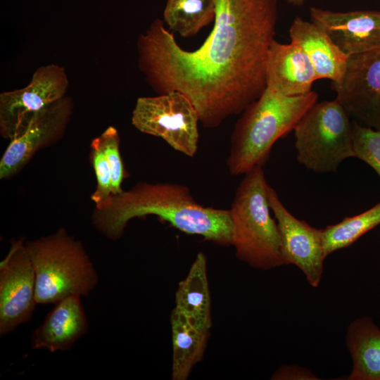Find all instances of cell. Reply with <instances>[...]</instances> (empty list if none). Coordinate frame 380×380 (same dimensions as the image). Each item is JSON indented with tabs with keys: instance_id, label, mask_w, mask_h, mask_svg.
<instances>
[{
	"instance_id": "7c38bea8",
	"label": "cell",
	"mask_w": 380,
	"mask_h": 380,
	"mask_svg": "<svg viewBox=\"0 0 380 380\" xmlns=\"http://www.w3.org/2000/svg\"><path fill=\"white\" fill-rule=\"evenodd\" d=\"M72 107L71 99L65 96L36 113L9 141L0 160V179L15 176L38 151L58 141L70 120Z\"/></svg>"
},
{
	"instance_id": "52a82bcc",
	"label": "cell",
	"mask_w": 380,
	"mask_h": 380,
	"mask_svg": "<svg viewBox=\"0 0 380 380\" xmlns=\"http://www.w3.org/2000/svg\"><path fill=\"white\" fill-rule=\"evenodd\" d=\"M131 121L139 132L160 137L186 156L193 157L197 152L199 115L191 101L179 91L139 97Z\"/></svg>"
},
{
	"instance_id": "8fae6325",
	"label": "cell",
	"mask_w": 380,
	"mask_h": 380,
	"mask_svg": "<svg viewBox=\"0 0 380 380\" xmlns=\"http://www.w3.org/2000/svg\"><path fill=\"white\" fill-rule=\"evenodd\" d=\"M267 197L279 227L286 265L297 267L304 274L310 285L317 288L322 280L326 258L321 229L293 215L270 185L267 186Z\"/></svg>"
},
{
	"instance_id": "e0dca14e",
	"label": "cell",
	"mask_w": 380,
	"mask_h": 380,
	"mask_svg": "<svg viewBox=\"0 0 380 380\" xmlns=\"http://www.w3.org/2000/svg\"><path fill=\"white\" fill-rule=\"evenodd\" d=\"M352 359L348 380H380V328L364 315L352 321L346 334Z\"/></svg>"
},
{
	"instance_id": "d6986e66",
	"label": "cell",
	"mask_w": 380,
	"mask_h": 380,
	"mask_svg": "<svg viewBox=\"0 0 380 380\" xmlns=\"http://www.w3.org/2000/svg\"><path fill=\"white\" fill-rule=\"evenodd\" d=\"M172 340V379L186 380L201 360L209 331L193 326L176 308L170 317Z\"/></svg>"
},
{
	"instance_id": "603a6c76",
	"label": "cell",
	"mask_w": 380,
	"mask_h": 380,
	"mask_svg": "<svg viewBox=\"0 0 380 380\" xmlns=\"http://www.w3.org/2000/svg\"><path fill=\"white\" fill-rule=\"evenodd\" d=\"M90 148L91 160L97 182L91 198L95 206H99L113 195L111 172L99 137L91 141Z\"/></svg>"
},
{
	"instance_id": "4fadbf2b",
	"label": "cell",
	"mask_w": 380,
	"mask_h": 380,
	"mask_svg": "<svg viewBox=\"0 0 380 380\" xmlns=\"http://www.w3.org/2000/svg\"><path fill=\"white\" fill-rule=\"evenodd\" d=\"M311 21L321 27L348 56L380 48V11L309 10Z\"/></svg>"
},
{
	"instance_id": "5bb4252c",
	"label": "cell",
	"mask_w": 380,
	"mask_h": 380,
	"mask_svg": "<svg viewBox=\"0 0 380 380\" xmlns=\"http://www.w3.org/2000/svg\"><path fill=\"white\" fill-rule=\"evenodd\" d=\"M265 77L266 88L287 96L309 93L317 80L310 59L300 47L275 39L268 50Z\"/></svg>"
},
{
	"instance_id": "7402d4cb",
	"label": "cell",
	"mask_w": 380,
	"mask_h": 380,
	"mask_svg": "<svg viewBox=\"0 0 380 380\" xmlns=\"http://www.w3.org/2000/svg\"><path fill=\"white\" fill-rule=\"evenodd\" d=\"M355 158L368 164L380 177V131L352 122Z\"/></svg>"
},
{
	"instance_id": "6da1fadb",
	"label": "cell",
	"mask_w": 380,
	"mask_h": 380,
	"mask_svg": "<svg viewBox=\"0 0 380 380\" xmlns=\"http://www.w3.org/2000/svg\"><path fill=\"white\" fill-rule=\"evenodd\" d=\"M278 0H217L214 26L187 51L156 19L139 35V64L158 94L179 91L205 128L242 113L266 89V61L274 39Z\"/></svg>"
},
{
	"instance_id": "9a60e30c",
	"label": "cell",
	"mask_w": 380,
	"mask_h": 380,
	"mask_svg": "<svg viewBox=\"0 0 380 380\" xmlns=\"http://www.w3.org/2000/svg\"><path fill=\"white\" fill-rule=\"evenodd\" d=\"M88 329L81 296H70L54 303L43 323L32 331L30 345L34 350L51 353L69 350Z\"/></svg>"
},
{
	"instance_id": "cb8c5ba5",
	"label": "cell",
	"mask_w": 380,
	"mask_h": 380,
	"mask_svg": "<svg viewBox=\"0 0 380 380\" xmlns=\"http://www.w3.org/2000/svg\"><path fill=\"white\" fill-rule=\"evenodd\" d=\"M99 137L111 172L112 196L116 195L123 191L122 184L125 177V167L120 152L119 133L115 127L109 126Z\"/></svg>"
},
{
	"instance_id": "2e32d148",
	"label": "cell",
	"mask_w": 380,
	"mask_h": 380,
	"mask_svg": "<svg viewBox=\"0 0 380 380\" xmlns=\"http://www.w3.org/2000/svg\"><path fill=\"white\" fill-rule=\"evenodd\" d=\"M291 42L298 45L310 59L317 80L340 84L346 73L348 56L329 36L312 21L296 16L289 28Z\"/></svg>"
},
{
	"instance_id": "30bf717a",
	"label": "cell",
	"mask_w": 380,
	"mask_h": 380,
	"mask_svg": "<svg viewBox=\"0 0 380 380\" xmlns=\"http://www.w3.org/2000/svg\"><path fill=\"white\" fill-rule=\"evenodd\" d=\"M331 87L350 116L380 131V48L349 56L342 82Z\"/></svg>"
},
{
	"instance_id": "ba28073f",
	"label": "cell",
	"mask_w": 380,
	"mask_h": 380,
	"mask_svg": "<svg viewBox=\"0 0 380 380\" xmlns=\"http://www.w3.org/2000/svg\"><path fill=\"white\" fill-rule=\"evenodd\" d=\"M68 80L64 68L50 64L38 68L29 84L0 94V134L11 140L38 112L65 96Z\"/></svg>"
},
{
	"instance_id": "7a4b0ae2",
	"label": "cell",
	"mask_w": 380,
	"mask_h": 380,
	"mask_svg": "<svg viewBox=\"0 0 380 380\" xmlns=\"http://www.w3.org/2000/svg\"><path fill=\"white\" fill-rule=\"evenodd\" d=\"M156 215L188 234L198 235L221 246L232 245L229 210L198 203L184 185L172 183H137L95 206L91 220L104 236L118 240L132 219Z\"/></svg>"
},
{
	"instance_id": "ac0fdd59",
	"label": "cell",
	"mask_w": 380,
	"mask_h": 380,
	"mask_svg": "<svg viewBox=\"0 0 380 380\" xmlns=\"http://www.w3.org/2000/svg\"><path fill=\"white\" fill-rule=\"evenodd\" d=\"M175 308L195 327L209 331L212 326L211 300L207 259L198 253L175 293Z\"/></svg>"
},
{
	"instance_id": "ffe728a7",
	"label": "cell",
	"mask_w": 380,
	"mask_h": 380,
	"mask_svg": "<svg viewBox=\"0 0 380 380\" xmlns=\"http://www.w3.org/2000/svg\"><path fill=\"white\" fill-rule=\"evenodd\" d=\"M216 8L217 0H167L163 21L181 37H192L214 22Z\"/></svg>"
},
{
	"instance_id": "8992f818",
	"label": "cell",
	"mask_w": 380,
	"mask_h": 380,
	"mask_svg": "<svg viewBox=\"0 0 380 380\" xmlns=\"http://www.w3.org/2000/svg\"><path fill=\"white\" fill-rule=\"evenodd\" d=\"M350 117L336 99L312 105L293 129L298 162L315 172L327 173L355 157Z\"/></svg>"
},
{
	"instance_id": "277c9868",
	"label": "cell",
	"mask_w": 380,
	"mask_h": 380,
	"mask_svg": "<svg viewBox=\"0 0 380 380\" xmlns=\"http://www.w3.org/2000/svg\"><path fill=\"white\" fill-rule=\"evenodd\" d=\"M263 166L244 175L229 213L232 245L236 257L252 267L267 270L286 265L277 222L271 216Z\"/></svg>"
},
{
	"instance_id": "484cf974",
	"label": "cell",
	"mask_w": 380,
	"mask_h": 380,
	"mask_svg": "<svg viewBox=\"0 0 380 380\" xmlns=\"http://www.w3.org/2000/svg\"><path fill=\"white\" fill-rule=\"evenodd\" d=\"M290 5L300 6L303 5L305 0H281Z\"/></svg>"
},
{
	"instance_id": "44dd1931",
	"label": "cell",
	"mask_w": 380,
	"mask_h": 380,
	"mask_svg": "<svg viewBox=\"0 0 380 380\" xmlns=\"http://www.w3.org/2000/svg\"><path fill=\"white\" fill-rule=\"evenodd\" d=\"M380 224V203L367 210L321 229L326 258L350 246L365 234Z\"/></svg>"
},
{
	"instance_id": "3957f363",
	"label": "cell",
	"mask_w": 380,
	"mask_h": 380,
	"mask_svg": "<svg viewBox=\"0 0 380 380\" xmlns=\"http://www.w3.org/2000/svg\"><path fill=\"white\" fill-rule=\"evenodd\" d=\"M317 98L314 91L287 96L266 88L234 127L227 160L229 173L245 175L256 166H263L275 142L293 131Z\"/></svg>"
},
{
	"instance_id": "5b68a950",
	"label": "cell",
	"mask_w": 380,
	"mask_h": 380,
	"mask_svg": "<svg viewBox=\"0 0 380 380\" xmlns=\"http://www.w3.org/2000/svg\"><path fill=\"white\" fill-rule=\"evenodd\" d=\"M25 247L34 270L37 304L87 296L97 285L98 273L82 243L65 229L27 241Z\"/></svg>"
},
{
	"instance_id": "9c48e42d",
	"label": "cell",
	"mask_w": 380,
	"mask_h": 380,
	"mask_svg": "<svg viewBox=\"0 0 380 380\" xmlns=\"http://www.w3.org/2000/svg\"><path fill=\"white\" fill-rule=\"evenodd\" d=\"M36 305L35 274L25 241L14 240L0 262V335L30 321Z\"/></svg>"
},
{
	"instance_id": "d4e9b609",
	"label": "cell",
	"mask_w": 380,
	"mask_h": 380,
	"mask_svg": "<svg viewBox=\"0 0 380 380\" xmlns=\"http://www.w3.org/2000/svg\"><path fill=\"white\" fill-rule=\"evenodd\" d=\"M274 380H317L312 371L296 365H282L272 376Z\"/></svg>"
}]
</instances>
